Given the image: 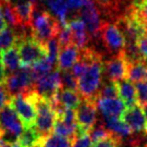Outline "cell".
<instances>
[{
	"label": "cell",
	"mask_w": 147,
	"mask_h": 147,
	"mask_svg": "<svg viewBox=\"0 0 147 147\" xmlns=\"http://www.w3.org/2000/svg\"><path fill=\"white\" fill-rule=\"evenodd\" d=\"M27 1H29V2H31V3H35L36 0H27Z\"/></svg>",
	"instance_id": "obj_39"
},
{
	"label": "cell",
	"mask_w": 147,
	"mask_h": 147,
	"mask_svg": "<svg viewBox=\"0 0 147 147\" xmlns=\"http://www.w3.org/2000/svg\"><path fill=\"white\" fill-rule=\"evenodd\" d=\"M40 139L41 137L37 134L32 127V128L23 129V132L18 137L17 141L21 147H37Z\"/></svg>",
	"instance_id": "obj_23"
},
{
	"label": "cell",
	"mask_w": 147,
	"mask_h": 147,
	"mask_svg": "<svg viewBox=\"0 0 147 147\" xmlns=\"http://www.w3.org/2000/svg\"><path fill=\"white\" fill-rule=\"evenodd\" d=\"M20 59V67H29L35 63L47 57L45 45H42L31 35H20L16 43Z\"/></svg>",
	"instance_id": "obj_4"
},
{
	"label": "cell",
	"mask_w": 147,
	"mask_h": 147,
	"mask_svg": "<svg viewBox=\"0 0 147 147\" xmlns=\"http://www.w3.org/2000/svg\"><path fill=\"white\" fill-rule=\"evenodd\" d=\"M121 139L116 137L115 135H111L108 138L103 139L96 143H93L92 147H119L121 144Z\"/></svg>",
	"instance_id": "obj_31"
},
{
	"label": "cell",
	"mask_w": 147,
	"mask_h": 147,
	"mask_svg": "<svg viewBox=\"0 0 147 147\" xmlns=\"http://www.w3.org/2000/svg\"><path fill=\"white\" fill-rule=\"evenodd\" d=\"M118 97V90H117V84L115 82L109 81L108 83L102 85L97 94V98L100 99H114Z\"/></svg>",
	"instance_id": "obj_27"
},
{
	"label": "cell",
	"mask_w": 147,
	"mask_h": 147,
	"mask_svg": "<svg viewBox=\"0 0 147 147\" xmlns=\"http://www.w3.org/2000/svg\"><path fill=\"white\" fill-rule=\"evenodd\" d=\"M105 127L119 139L128 138L132 135V130L121 118H104Z\"/></svg>",
	"instance_id": "obj_20"
},
{
	"label": "cell",
	"mask_w": 147,
	"mask_h": 147,
	"mask_svg": "<svg viewBox=\"0 0 147 147\" xmlns=\"http://www.w3.org/2000/svg\"><path fill=\"white\" fill-rule=\"evenodd\" d=\"M14 0H1V2H4V3H12Z\"/></svg>",
	"instance_id": "obj_38"
},
{
	"label": "cell",
	"mask_w": 147,
	"mask_h": 147,
	"mask_svg": "<svg viewBox=\"0 0 147 147\" xmlns=\"http://www.w3.org/2000/svg\"><path fill=\"white\" fill-rule=\"evenodd\" d=\"M127 80L132 83H140L147 80V63L145 61H137L129 63Z\"/></svg>",
	"instance_id": "obj_21"
},
{
	"label": "cell",
	"mask_w": 147,
	"mask_h": 147,
	"mask_svg": "<svg viewBox=\"0 0 147 147\" xmlns=\"http://www.w3.org/2000/svg\"><path fill=\"white\" fill-rule=\"evenodd\" d=\"M93 142L89 134L76 135L71 142V147H92Z\"/></svg>",
	"instance_id": "obj_32"
},
{
	"label": "cell",
	"mask_w": 147,
	"mask_h": 147,
	"mask_svg": "<svg viewBox=\"0 0 147 147\" xmlns=\"http://www.w3.org/2000/svg\"><path fill=\"white\" fill-rule=\"evenodd\" d=\"M67 26H69V31H71V45L77 47L79 49L86 47V45L88 43L90 36H89L85 23L83 22L82 19L78 15L73 16L71 18H69Z\"/></svg>",
	"instance_id": "obj_13"
},
{
	"label": "cell",
	"mask_w": 147,
	"mask_h": 147,
	"mask_svg": "<svg viewBox=\"0 0 147 147\" xmlns=\"http://www.w3.org/2000/svg\"><path fill=\"white\" fill-rule=\"evenodd\" d=\"M87 0H67L69 12L73 11L74 13H79V11L82 9V7L84 6Z\"/></svg>",
	"instance_id": "obj_34"
},
{
	"label": "cell",
	"mask_w": 147,
	"mask_h": 147,
	"mask_svg": "<svg viewBox=\"0 0 147 147\" xmlns=\"http://www.w3.org/2000/svg\"><path fill=\"white\" fill-rule=\"evenodd\" d=\"M142 107H143V108H142L143 113H144L145 117H146V119H147V105H144V106H142Z\"/></svg>",
	"instance_id": "obj_37"
},
{
	"label": "cell",
	"mask_w": 147,
	"mask_h": 147,
	"mask_svg": "<svg viewBox=\"0 0 147 147\" xmlns=\"http://www.w3.org/2000/svg\"><path fill=\"white\" fill-rule=\"evenodd\" d=\"M59 23L49 11L39 10L35 7L30 23L31 36L42 45L57 35Z\"/></svg>",
	"instance_id": "obj_2"
},
{
	"label": "cell",
	"mask_w": 147,
	"mask_h": 147,
	"mask_svg": "<svg viewBox=\"0 0 147 147\" xmlns=\"http://www.w3.org/2000/svg\"><path fill=\"white\" fill-rule=\"evenodd\" d=\"M145 147H147V143H146V144H145Z\"/></svg>",
	"instance_id": "obj_41"
},
{
	"label": "cell",
	"mask_w": 147,
	"mask_h": 147,
	"mask_svg": "<svg viewBox=\"0 0 147 147\" xmlns=\"http://www.w3.org/2000/svg\"><path fill=\"white\" fill-rule=\"evenodd\" d=\"M0 63L3 65L7 75L20 69V59L16 45L0 53Z\"/></svg>",
	"instance_id": "obj_19"
},
{
	"label": "cell",
	"mask_w": 147,
	"mask_h": 147,
	"mask_svg": "<svg viewBox=\"0 0 147 147\" xmlns=\"http://www.w3.org/2000/svg\"><path fill=\"white\" fill-rule=\"evenodd\" d=\"M117 90H118V97L120 100L123 101L126 108L132 107L138 104L137 102V94L136 88L134 84L129 80H123L117 82Z\"/></svg>",
	"instance_id": "obj_18"
},
{
	"label": "cell",
	"mask_w": 147,
	"mask_h": 147,
	"mask_svg": "<svg viewBox=\"0 0 147 147\" xmlns=\"http://www.w3.org/2000/svg\"><path fill=\"white\" fill-rule=\"evenodd\" d=\"M136 94H137V102L141 107L147 105V80L143 82L137 83L136 86Z\"/></svg>",
	"instance_id": "obj_30"
},
{
	"label": "cell",
	"mask_w": 147,
	"mask_h": 147,
	"mask_svg": "<svg viewBox=\"0 0 147 147\" xmlns=\"http://www.w3.org/2000/svg\"><path fill=\"white\" fill-rule=\"evenodd\" d=\"M45 49H47V59L53 63V65H57V59L59 57L61 45H59L57 36L49 39L47 42H45Z\"/></svg>",
	"instance_id": "obj_26"
},
{
	"label": "cell",
	"mask_w": 147,
	"mask_h": 147,
	"mask_svg": "<svg viewBox=\"0 0 147 147\" xmlns=\"http://www.w3.org/2000/svg\"><path fill=\"white\" fill-rule=\"evenodd\" d=\"M99 37L102 39L106 49L115 55L121 53L126 47V39L120 27L115 22H103Z\"/></svg>",
	"instance_id": "obj_8"
},
{
	"label": "cell",
	"mask_w": 147,
	"mask_h": 147,
	"mask_svg": "<svg viewBox=\"0 0 147 147\" xmlns=\"http://www.w3.org/2000/svg\"><path fill=\"white\" fill-rule=\"evenodd\" d=\"M133 147H145V144L144 145H141V146H133Z\"/></svg>",
	"instance_id": "obj_40"
},
{
	"label": "cell",
	"mask_w": 147,
	"mask_h": 147,
	"mask_svg": "<svg viewBox=\"0 0 147 147\" xmlns=\"http://www.w3.org/2000/svg\"><path fill=\"white\" fill-rule=\"evenodd\" d=\"M104 61L101 55H97L87 67L85 74L78 79V93L82 99H96L102 86Z\"/></svg>",
	"instance_id": "obj_1"
},
{
	"label": "cell",
	"mask_w": 147,
	"mask_h": 147,
	"mask_svg": "<svg viewBox=\"0 0 147 147\" xmlns=\"http://www.w3.org/2000/svg\"><path fill=\"white\" fill-rule=\"evenodd\" d=\"M32 99L36 109V119L33 129L41 138H45L53 133L57 120V112L51 106V101L41 97L34 90L32 91Z\"/></svg>",
	"instance_id": "obj_3"
},
{
	"label": "cell",
	"mask_w": 147,
	"mask_h": 147,
	"mask_svg": "<svg viewBox=\"0 0 147 147\" xmlns=\"http://www.w3.org/2000/svg\"><path fill=\"white\" fill-rule=\"evenodd\" d=\"M78 16L85 23V26L88 31L90 37L99 36L101 26H102V19L98 7L95 0H87V2L82 7L78 13Z\"/></svg>",
	"instance_id": "obj_9"
},
{
	"label": "cell",
	"mask_w": 147,
	"mask_h": 147,
	"mask_svg": "<svg viewBox=\"0 0 147 147\" xmlns=\"http://www.w3.org/2000/svg\"><path fill=\"white\" fill-rule=\"evenodd\" d=\"M121 119L128 125L132 132L147 134V119L139 104L126 108Z\"/></svg>",
	"instance_id": "obj_12"
},
{
	"label": "cell",
	"mask_w": 147,
	"mask_h": 147,
	"mask_svg": "<svg viewBox=\"0 0 147 147\" xmlns=\"http://www.w3.org/2000/svg\"><path fill=\"white\" fill-rule=\"evenodd\" d=\"M9 98H10V95L5 89L4 85H0V108H2L5 105L8 104Z\"/></svg>",
	"instance_id": "obj_35"
},
{
	"label": "cell",
	"mask_w": 147,
	"mask_h": 147,
	"mask_svg": "<svg viewBox=\"0 0 147 147\" xmlns=\"http://www.w3.org/2000/svg\"><path fill=\"white\" fill-rule=\"evenodd\" d=\"M8 27V24H7L6 20L4 18V15H3V12H2V7L0 5V33L4 31L5 29Z\"/></svg>",
	"instance_id": "obj_36"
},
{
	"label": "cell",
	"mask_w": 147,
	"mask_h": 147,
	"mask_svg": "<svg viewBox=\"0 0 147 147\" xmlns=\"http://www.w3.org/2000/svg\"><path fill=\"white\" fill-rule=\"evenodd\" d=\"M32 91L10 96L8 101V105L18 116L24 129L32 128L36 119V109L32 99Z\"/></svg>",
	"instance_id": "obj_5"
},
{
	"label": "cell",
	"mask_w": 147,
	"mask_h": 147,
	"mask_svg": "<svg viewBox=\"0 0 147 147\" xmlns=\"http://www.w3.org/2000/svg\"><path fill=\"white\" fill-rule=\"evenodd\" d=\"M90 135V138L92 140L93 143H96L98 141H101L103 139L108 138L109 136L112 135V133L108 130L105 126L103 125H98V126H95L92 130L89 133Z\"/></svg>",
	"instance_id": "obj_29"
},
{
	"label": "cell",
	"mask_w": 147,
	"mask_h": 147,
	"mask_svg": "<svg viewBox=\"0 0 147 147\" xmlns=\"http://www.w3.org/2000/svg\"><path fill=\"white\" fill-rule=\"evenodd\" d=\"M34 83L30 67H20L14 73L7 75L3 85L8 94L13 96L34 90Z\"/></svg>",
	"instance_id": "obj_7"
},
{
	"label": "cell",
	"mask_w": 147,
	"mask_h": 147,
	"mask_svg": "<svg viewBox=\"0 0 147 147\" xmlns=\"http://www.w3.org/2000/svg\"><path fill=\"white\" fill-rule=\"evenodd\" d=\"M31 73H32L33 79H34V82L36 80H38L39 78L45 76L47 74L51 73L53 71V65L47 59V57H43L40 61H38L37 63H35L33 65H31L30 67Z\"/></svg>",
	"instance_id": "obj_25"
},
{
	"label": "cell",
	"mask_w": 147,
	"mask_h": 147,
	"mask_svg": "<svg viewBox=\"0 0 147 147\" xmlns=\"http://www.w3.org/2000/svg\"><path fill=\"white\" fill-rule=\"evenodd\" d=\"M18 40V34L12 27H7L0 33V53L15 47Z\"/></svg>",
	"instance_id": "obj_24"
},
{
	"label": "cell",
	"mask_w": 147,
	"mask_h": 147,
	"mask_svg": "<svg viewBox=\"0 0 147 147\" xmlns=\"http://www.w3.org/2000/svg\"><path fill=\"white\" fill-rule=\"evenodd\" d=\"M43 4L49 9V12L59 21V25H67L69 10L67 0H43Z\"/></svg>",
	"instance_id": "obj_17"
},
{
	"label": "cell",
	"mask_w": 147,
	"mask_h": 147,
	"mask_svg": "<svg viewBox=\"0 0 147 147\" xmlns=\"http://www.w3.org/2000/svg\"><path fill=\"white\" fill-rule=\"evenodd\" d=\"M37 147H71V140L51 133L45 138H41Z\"/></svg>",
	"instance_id": "obj_22"
},
{
	"label": "cell",
	"mask_w": 147,
	"mask_h": 147,
	"mask_svg": "<svg viewBox=\"0 0 147 147\" xmlns=\"http://www.w3.org/2000/svg\"><path fill=\"white\" fill-rule=\"evenodd\" d=\"M137 49L139 51L141 57L143 61H147V33L144 34L138 41L136 42Z\"/></svg>",
	"instance_id": "obj_33"
},
{
	"label": "cell",
	"mask_w": 147,
	"mask_h": 147,
	"mask_svg": "<svg viewBox=\"0 0 147 147\" xmlns=\"http://www.w3.org/2000/svg\"><path fill=\"white\" fill-rule=\"evenodd\" d=\"M75 113L77 121V135L89 134L96 126L98 120L96 99H83Z\"/></svg>",
	"instance_id": "obj_6"
},
{
	"label": "cell",
	"mask_w": 147,
	"mask_h": 147,
	"mask_svg": "<svg viewBox=\"0 0 147 147\" xmlns=\"http://www.w3.org/2000/svg\"><path fill=\"white\" fill-rule=\"evenodd\" d=\"M81 55V49L74 45L61 47L59 57L57 59V67L59 71H69L73 65L79 61Z\"/></svg>",
	"instance_id": "obj_16"
},
{
	"label": "cell",
	"mask_w": 147,
	"mask_h": 147,
	"mask_svg": "<svg viewBox=\"0 0 147 147\" xmlns=\"http://www.w3.org/2000/svg\"><path fill=\"white\" fill-rule=\"evenodd\" d=\"M61 81V87L63 89H69V90H75L78 89V80H77L71 71H59Z\"/></svg>",
	"instance_id": "obj_28"
},
{
	"label": "cell",
	"mask_w": 147,
	"mask_h": 147,
	"mask_svg": "<svg viewBox=\"0 0 147 147\" xmlns=\"http://www.w3.org/2000/svg\"><path fill=\"white\" fill-rule=\"evenodd\" d=\"M61 88L63 87H61V75L57 69L39 78L34 83V91L47 100H51Z\"/></svg>",
	"instance_id": "obj_10"
},
{
	"label": "cell",
	"mask_w": 147,
	"mask_h": 147,
	"mask_svg": "<svg viewBox=\"0 0 147 147\" xmlns=\"http://www.w3.org/2000/svg\"><path fill=\"white\" fill-rule=\"evenodd\" d=\"M16 13L19 22V28L25 32V29L30 28L31 19L35 9V3H31L27 0H14L10 3Z\"/></svg>",
	"instance_id": "obj_14"
},
{
	"label": "cell",
	"mask_w": 147,
	"mask_h": 147,
	"mask_svg": "<svg viewBox=\"0 0 147 147\" xmlns=\"http://www.w3.org/2000/svg\"><path fill=\"white\" fill-rule=\"evenodd\" d=\"M128 67L129 63L122 53L104 61V71L111 82L117 83L126 80Z\"/></svg>",
	"instance_id": "obj_11"
},
{
	"label": "cell",
	"mask_w": 147,
	"mask_h": 147,
	"mask_svg": "<svg viewBox=\"0 0 147 147\" xmlns=\"http://www.w3.org/2000/svg\"><path fill=\"white\" fill-rule=\"evenodd\" d=\"M97 108L101 111L104 118H121L126 110V106L122 100L114 99H96Z\"/></svg>",
	"instance_id": "obj_15"
}]
</instances>
